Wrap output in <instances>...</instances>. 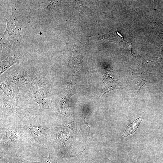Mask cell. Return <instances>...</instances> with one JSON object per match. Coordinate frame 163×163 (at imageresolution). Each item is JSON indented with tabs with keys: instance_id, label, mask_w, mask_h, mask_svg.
Segmentation results:
<instances>
[{
	"instance_id": "cell-1",
	"label": "cell",
	"mask_w": 163,
	"mask_h": 163,
	"mask_svg": "<svg viewBox=\"0 0 163 163\" xmlns=\"http://www.w3.org/2000/svg\"><path fill=\"white\" fill-rule=\"evenodd\" d=\"M50 87L49 81L44 77H36L31 83L29 96L40 108L46 106L47 99L50 97Z\"/></svg>"
},
{
	"instance_id": "cell-2",
	"label": "cell",
	"mask_w": 163,
	"mask_h": 163,
	"mask_svg": "<svg viewBox=\"0 0 163 163\" xmlns=\"http://www.w3.org/2000/svg\"><path fill=\"white\" fill-rule=\"evenodd\" d=\"M6 19V28L2 38L3 41L13 44L23 38L24 26L16 18L13 9L11 14Z\"/></svg>"
},
{
	"instance_id": "cell-3",
	"label": "cell",
	"mask_w": 163,
	"mask_h": 163,
	"mask_svg": "<svg viewBox=\"0 0 163 163\" xmlns=\"http://www.w3.org/2000/svg\"><path fill=\"white\" fill-rule=\"evenodd\" d=\"M36 74L26 69H21L14 70L8 74L6 80L12 82L19 88L22 86L32 81Z\"/></svg>"
},
{
	"instance_id": "cell-4",
	"label": "cell",
	"mask_w": 163,
	"mask_h": 163,
	"mask_svg": "<svg viewBox=\"0 0 163 163\" xmlns=\"http://www.w3.org/2000/svg\"><path fill=\"white\" fill-rule=\"evenodd\" d=\"M0 90L10 101L17 104L19 97V88L13 83L7 80L1 81Z\"/></svg>"
},
{
	"instance_id": "cell-5",
	"label": "cell",
	"mask_w": 163,
	"mask_h": 163,
	"mask_svg": "<svg viewBox=\"0 0 163 163\" xmlns=\"http://www.w3.org/2000/svg\"><path fill=\"white\" fill-rule=\"evenodd\" d=\"M20 131L15 127L10 126L5 129L2 134V144L5 147H8L11 144L21 139Z\"/></svg>"
},
{
	"instance_id": "cell-6",
	"label": "cell",
	"mask_w": 163,
	"mask_h": 163,
	"mask_svg": "<svg viewBox=\"0 0 163 163\" xmlns=\"http://www.w3.org/2000/svg\"><path fill=\"white\" fill-rule=\"evenodd\" d=\"M16 104L1 96L0 107L2 110L12 113L21 118L24 115V111L22 108Z\"/></svg>"
},
{
	"instance_id": "cell-7",
	"label": "cell",
	"mask_w": 163,
	"mask_h": 163,
	"mask_svg": "<svg viewBox=\"0 0 163 163\" xmlns=\"http://www.w3.org/2000/svg\"><path fill=\"white\" fill-rule=\"evenodd\" d=\"M103 88L101 92L102 95L111 90L117 88L118 83L110 72L107 71L103 75Z\"/></svg>"
},
{
	"instance_id": "cell-8",
	"label": "cell",
	"mask_w": 163,
	"mask_h": 163,
	"mask_svg": "<svg viewBox=\"0 0 163 163\" xmlns=\"http://www.w3.org/2000/svg\"><path fill=\"white\" fill-rule=\"evenodd\" d=\"M67 89L64 90L62 91L57 94L54 98L56 101L57 105L60 111L62 114L66 115L69 111V96Z\"/></svg>"
},
{
	"instance_id": "cell-9",
	"label": "cell",
	"mask_w": 163,
	"mask_h": 163,
	"mask_svg": "<svg viewBox=\"0 0 163 163\" xmlns=\"http://www.w3.org/2000/svg\"><path fill=\"white\" fill-rule=\"evenodd\" d=\"M21 56L14 53H8L0 60V75L14 64L18 62Z\"/></svg>"
},
{
	"instance_id": "cell-10",
	"label": "cell",
	"mask_w": 163,
	"mask_h": 163,
	"mask_svg": "<svg viewBox=\"0 0 163 163\" xmlns=\"http://www.w3.org/2000/svg\"><path fill=\"white\" fill-rule=\"evenodd\" d=\"M28 127L31 135L33 138L37 139L44 136L50 129V127L43 128L31 124L28 125Z\"/></svg>"
},
{
	"instance_id": "cell-11",
	"label": "cell",
	"mask_w": 163,
	"mask_h": 163,
	"mask_svg": "<svg viewBox=\"0 0 163 163\" xmlns=\"http://www.w3.org/2000/svg\"><path fill=\"white\" fill-rule=\"evenodd\" d=\"M143 118V117H139L127 126L122 135V136L126 137L135 132L142 121Z\"/></svg>"
},
{
	"instance_id": "cell-12",
	"label": "cell",
	"mask_w": 163,
	"mask_h": 163,
	"mask_svg": "<svg viewBox=\"0 0 163 163\" xmlns=\"http://www.w3.org/2000/svg\"><path fill=\"white\" fill-rule=\"evenodd\" d=\"M61 5V1L51 0L42 11L46 15L50 14L59 9Z\"/></svg>"
},
{
	"instance_id": "cell-13",
	"label": "cell",
	"mask_w": 163,
	"mask_h": 163,
	"mask_svg": "<svg viewBox=\"0 0 163 163\" xmlns=\"http://www.w3.org/2000/svg\"><path fill=\"white\" fill-rule=\"evenodd\" d=\"M45 163H51L50 155H49V157L45 161Z\"/></svg>"
}]
</instances>
